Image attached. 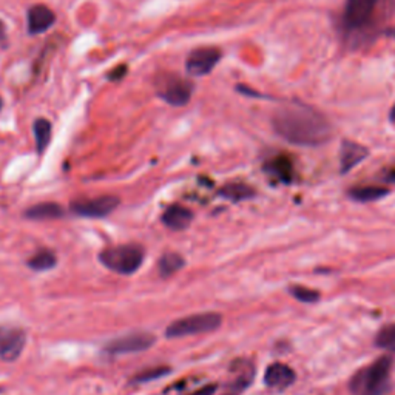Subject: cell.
I'll return each mask as SVG.
<instances>
[{
  "mask_svg": "<svg viewBox=\"0 0 395 395\" xmlns=\"http://www.w3.org/2000/svg\"><path fill=\"white\" fill-rule=\"evenodd\" d=\"M193 84L176 75H167L158 80V96L173 107L187 106L192 99Z\"/></svg>",
  "mask_w": 395,
  "mask_h": 395,
  "instance_id": "cell-6",
  "label": "cell"
},
{
  "mask_svg": "<svg viewBox=\"0 0 395 395\" xmlns=\"http://www.w3.org/2000/svg\"><path fill=\"white\" fill-rule=\"evenodd\" d=\"M5 40V27H4V23L0 22V44H2Z\"/></svg>",
  "mask_w": 395,
  "mask_h": 395,
  "instance_id": "cell-29",
  "label": "cell"
},
{
  "mask_svg": "<svg viewBox=\"0 0 395 395\" xmlns=\"http://www.w3.org/2000/svg\"><path fill=\"white\" fill-rule=\"evenodd\" d=\"M56 14L45 5H35L28 10V33L31 36L42 35L53 27Z\"/></svg>",
  "mask_w": 395,
  "mask_h": 395,
  "instance_id": "cell-14",
  "label": "cell"
},
{
  "mask_svg": "<svg viewBox=\"0 0 395 395\" xmlns=\"http://www.w3.org/2000/svg\"><path fill=\"white\" fill-rule=\"evenodd\" d=\"M273 130L284 141L300 147H318L332 136V125L323 113L290 102L275 111L272 118Z\"/></svg>",
  "mask_w": 395,
  "mask_h": 395,
  "instance_id": "cell-1",
  "label": "cell"
},
{
  "mask_svg": "<svg viewBox=\"0 0 395 395\" xmlns=\"http://www.w3.org/2000/svg\"><path fill=\"white\" fill-rule=\"evenodd\" d=\"M264 170L268 172L272 176V178H275L281 182H286V184L292 182L294 175H295L292 159H290L286 155H280V156H275L273 159H270L269 163L264 165Z\"/></svg>",
  "mask_w": 395,
  "mask_h": 395,
  "instance_id": "cell-15",
  "label": "cell"
},
{
  "mask_svg": "<svg viewBox=\"0 0 395 395\" xmlns=\"http://www.w3.org/2000/svg\"><path fill=\"white\" fill-rule=\"evenodd\" d=\"M184 264H185V261L180 253L170 252V253H164L163 256H161L158 269H159L161 277L167 278V277L173 275V273H176L178 270H181L184 268Z\"/></svg>",
  "mask_w": 395,
  "mask_h": 395,
  "instance_id": "cell-21",
  "label": "cell"
},
{
  "mask_svg": "<svg viewBox=\"0 0 395 395\" xmlns=\"http://www.w3.org/2000/svg\"><path fill=\"white\" fill-rule=\"evenodd\" d=\"M156 343V337L149 332H132L123 337L113 338L104 346V351L110 356H124V353H136L150 349Z\"/></svg>",
  "mask_w": 395,
  "mask_h": 395,
  "instance_id": "cell-7",
  "label": "cell"
},
{
  "mask_svg": "<svg viewBox=\"0 0 395 395\" xmlns=\"http://www.w3.org/2000/svg\"><path fill=\"white\" fill-rule=\"evenodd\" d=\"M127 65H119L116 67L115 70H111L108 73V79L110 80H119V79H123L125 75H127Z\"/></svg>",
  "mask_w": 395,
  "mask_h": 395,
  "instance_id": "cell-26",
  "label": "cell"
},
{
  "mask_svg": "<svg viewBox=\"0 0 395 395\" xmlns=\"http://www.w3.org/2000/svg\"><path fill=\"white\" fill-rule=\"evenodd\" d=\"M389 119H391V123L395 124V104H394V107L391 108V113H389Z\"/></svg>",
  "mask_w": 395,
  "mask_h": 395,
  "instance_id": "cell-30",
  "label": "cell"
},
{
  "mask_svg": "<svg viewBox=\"0 0 395 395\" xmlns=\"http://www.w3.org/2000/svg\"><path fill=\"white\" fill-rule=\"evenodd\" d=\"M216 389H218L216 384H208V386H204V388L195 391L192 395H213L216 392Z\"/></svg>",
  "mask_w": 395,
  "mask_h": 395,
  "instance_id": "cell-27",
  "label": "cell"
},
{
  "mask_svg": "<svg viewBox=\"0 0 395 395\" xmlns=\"http://www.w3.org/2000/svg\"><path fill=\"white\" fill-rule=\"evenodd\" d=\"M56 263H58V256L54 255V252L44 249V251H39L36 255L30 258L28 268L37 270V272H44V270L53 269Z\"/></svg>",
  "mask_w": 395,
  "mask_h": 395,
  "instance_id": "cell-22",
  "label": "cell"
},
{
  "mask_svg": "<svg viewBox=\"0 0 395 395\" xmlns=\"http://www.w3.org/2000/svg\"><path fill=\"white\" fill-rule=\"evenodd\" d=\"M296 380V375L292 368L284 363H272L264 372V383L272 391H286Z\"/></svg>",
  "mask_w": 395,
  "mask_h": 395,
  "instance_id": "cell-12",
  "label": "cell"
},
{
  "mask_svg": "<svg viewBox=\"0 0 395 395\" xmlns=\"http://www.w3.org/2000/svg\"><path fill=\"white\" fill-rule=\"evenodd\" d=\"M222 323L221 313L218 312H204V313H195V315H189L173 321V323L165 329L167 338H182L189 335H198V334H207L213 332Z\"/></svg>",
  "mask_w": 395,
  "mask_h": 395,
  "instance_id": "cell-4",
  "label": "cell"
},
{
  "mask_svg": "<svg viewBox=\"0 0 395 395\" xmlns=\"http://www.w3.org/2000/svg\"><path fill=\"white\" fill-rule=\"evenodd\" d=\"M375 344L386 352L395 353V323L384 325L375 335Z\"/></svg>",
  "mask_w": 395,
  "mask_h": 395,
  "instance_id": "cell-23",
  "label": "cell"
},
{
  "mask_svg": "<svg viewBox=\"0 0 395 395\" xmlns=\"http://www.w3.org/2000/svg\"><path fill=\"white\" fill-rule=\"evenodd\" d=\"M392 358L383 356L370 365L358 369L349 382L352 395H386L391 388Z\"/></svg>",
  "mask_w": 395,
  "mask_h": 395,
  "instance_id": "cell-2",
  "label": "cell"
},
{
  "mask_svg": "<svg viewBox=\"0 0 395 395\" xmlns=\"http://www.w3.org/2000/svg\"><path fill=\"white\" fill-rule=\"evenodd\" d=\"M384 181L395 182V170H391L389 173H386V175H384Z\"/></svg>",
  "mask_w": 395,
  "mask_h": 395,
  "instance_id": "cell-28",
  "label": "cell"
},
{
  "mask_svg": "<svg viewBox=\"0 0 395 395\" xmlns=\"http://www.w3.org/2000/svg\"><path fill=\"white\" fill-rule=\"evenodd\" d=\"M369 156V150L358 142L343 141L340 149V172L348 173Z\"/></svg>",
  "mask_w": 395,
  "mask_h": 395,
  "instance_id": "cell-13",
  "label": "cell"
},
{
  "mask_svg": "<svg viewBox=\"0 0 395 395\" xmlns=\"http://www.w3.org/2000/svg\"><path fill=\"white\" fill-rule=\"evenodd\" d=\"M220 195L225 199L233 201V203H238V201L253 198L255 190L251 187V185H247L244 182H230V184H225L220 190Z\"/></svg>",
  "mask_w": 395,
  "mask_h": 395,
  "instance_id": "cell-18",
  "label": "cell"
},
{
  "mask_svg": "<svg viewBox=\"0 0 395 395\" xmlns=\"http://www.w3.org/2000/svg\"><path fill=\"white\" fill-rule=\"evenodd\" d=\"M25 343L27 334L22 327L0 326V358L4 361L18 360Z\"/></svg>",
  "mask_w": 395,
  "mask_h": 395,
  "instance_id": "cell-10",
  "label": "cell"
},
{
  "mask_svg": "<svg viewBox=\"0 0 395 395\" xmlns=\"http://www.w3.org/2000/svg\"><path fill=\"white\" fill-rule=\"evenodd\" d=\"M193 220V213L187 207L175 204L167 208L163 215V222L170 230H184L187 229Z\"/></svg>",
  "mask_w": 395,
  "mask_h": 395,
  "instance_id": "cell-16",
  "label": "cell"
},
{
  "mask_svg": "<svg viewBox=\"0 0 395 395\" xmlns=\"http://www.w3.org/2000/svg\"><path fill=\"white\" fill-rule=\"evenodd\" d=\"M119 206V198L116 196H99L92 199L75 201L71 211L82 218H106L111 212H115Z\"/></svg>",
  "mask_w": 395,
  "mask_h": 395,
  "instance_id": "cell-9",
  "label": "cell"
},
{
  "mask_svg": "<svg viewBox=\"0 0 395 395\" xmlns=\"http://www.w3.org/2000/svg\"><path fill=\"white\" fill-rule=\"evenodd\" d=\"M230 372L232 378L230 382L225 384L222 395H241L252 384L255 378V368L252 363L247 360H238L233 363Z\"/></svg>",
  "mask_w": 395,
  "mask_h": 395,
  "instance_id": "cell-11",
  "label": "cell"
},
{
  "mask_svg": "<svg viewBox=\"0 0 395 395\" xmlns=\"http://www.w3.org/2000/svg\"><path fill=\"white\" fill-rule=\"evenodd\" d=\"M172 369L168 366H153L142 370V372L136 374L133 378V383H147V382H153V380H159V378L165 377L167 374H170Z\"/></svg>",
  "mask_w": 395,
  "mask_h": 395,
  "instance_id": "cell-24",
  "label": "cell"
},
{
  "mask_svg": "<svg viewBox=\"0 0 395 395\" xmlns=\"http://www.w3.org/2000/svg\"><path fill=\"white\" fill-rule=\"evenodd\" d=\"M382 0H346L343 25L349 31H360L369 27Z\"/></svg>",
  "mask_w": 395,
  "mask_h": 395,
  "instance_id": "cell-5",
  "label": "cell"
},
{
  "mask_svg": "<svg viewBox=\"0 0 395 395\" xmlns=\"http://www.w3.org/2000/svg\"><path fill=\"white\" fill-rule=\"evenodd\" d=\"M289 292L294 298H296L298 301L301 303H317L320 300V292L315 289H309V287H304V286H290L289 287Z\"/></svg>",
  "mask_w": 395,
  "mask_h": 395,
  "instance_id": "cell-25",
  "label": "cell"
},
{
  "mask_svg": "<svg viewBox=\"0 0 395 395\" xmlns=\"http://www.w3.org/2000/svg\"><path fill=\"white\" fill-rule=\"evenodd\" d=\"M144 256L145 253L141 246L124 244L102 251L99 260L111 272H116L119 275H132L142 265Z\"/></svg>",
  "mask_w": 395,
  "mask_h": 395,
  "instance_id": "cell-3",
  "label": "cell"
},
{
  "mask_svg": "<svg viewBox=\"0 0 395 395\" xmlns=\"http://www.w3.org/2000/svg\"><path fill=\"white\" fill-rule=\"evenodd\" d=\"M63 208L56 204V203H40L36 204L25 212V216L28 220L35 221H48V220H59L63 216Z\"/></svg>",
  "mask_w": 395,
  "mask_h": 395,
  "instance_id": "cell-17",
  "label": "cell"
},
{
  "mask_svg": "<svg viewBox=\"0 0 395 395\" xmlns=\"http://www.w3.org/2000/svg\"><path fill=\"white\" fill-rule=\"evenodd\" d=\"M33 132H35L37 153L39 155H42V153L46 150L48 144L51 141V123L44 118L36 119L33 124Z\"/></svg>",
  "mask_w": 395,
  "mask_h": 395,
  "instance_id": "cell-20",
  "label": "cell"
},
{
  "mask_svg": "<svg viewBox=\"0 0 395 395\" xmlns=\"http://www.w3.org/2000/svg\"><path fill=\"white\" fill-rule=\"evenodd\" d=\"M221 56V51L215 46L198 48V50L192 51L187 61H185V71H187V75L195 77L206 76L218 65Z\"/></svg>",
  "mask_w": 395,
  "mask_h": 395,
  "instance_id": "cell-8",
  "label": "cell"
},
{
  "mask_svg": "<svg viewBox=\"0 0 395 395\" xmlns=\"http://www.w3.org/2000/svg\"><path fill=\"white\" fill-rule=\"evenodd\" d=\"M389 193L388 189L377 187V185H366V187H356L349 190V196L358 203H372Z\"/></svg>",
  "mask_w": 395,
  "mask_h": 395,
  "instance_id": "cell-19",
  "label": "cell"
},
{
  "mask_svg": "<svg viewBox=\"0 0 395 395\" xmlns=\"http://www.w3.org/2000/svg\"><path fill=\"white\" fill-rule=\"evenodd\" d=\"M2 106H4V102H2V99H0V110H2Z\"/></svg>",
  "mask_w": 395,
  "mask_h": 395,
  "instance_id": "cell-31",
  "label": "cell"
}]
</instances>
